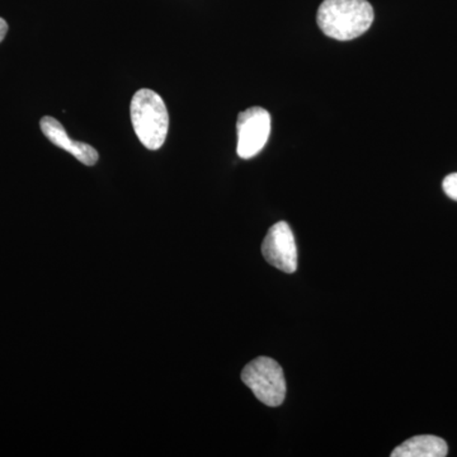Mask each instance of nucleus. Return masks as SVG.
<instances>
[{
	"label": "nucleus",
	"mask_w": 457,
	"mask_h": 457,
	"mask_svg": "<svg viewBox=\"0 0 457 457\" xmlns=\"http://www.w3.org/2000/svg\"><path fill=\"white\" fill-rule=\"evenodd\" d=\"M317 21L328 37L351 41L371 27L374 8L368 0H324L318 9Z\"/></svg>",
	"instance_id": "1"
},
{
	"label": "nucleus",
	"mask_w": 457,
	"mask_h": 457,
	"mask_svg": "<svg viewBox=\"0 0 457 457\" xmlns=\"http://www.w3.org/2000/svg\"><path fill=\"white\" fill-rule=\"evenodd\" d=\"M130 114L140 143L149 150L161 149L170 129V114L163 98L154 90H137L132 97Z\"/></svg>",
	"instance_id": "2"
},
{
	"label": "nucleus",
	"mask_w": 457,
	"mask_h": 457,
	"mask_svg": "<svg viewBox=\"0 0 457 457\" xmlns=\"http://www.w3.org/2000/svg\"><path fill=\"white\" fill-rule=\"evenodd\" d=\"M243 383L255 398L269 407H278L286 396L284 370L270 357H258L243 369Z\"/></svg>",
	"instance_id": "3"
},
{
	"label": "nucleus",
	"mask_w": 457,
	"mask_h": 457,
	"mask_svg": "<svg viewBox=\"0 0 457 457\" xmlns=\"http://www.w3.org/2000/svg\"><path fill=\"white\" fill-rule=\"evenodd\" d=\"M237 155L251 159L263 149L270 134V114L262 107H251L239 114L237 122Z\"/></svg>",
	"instance_id": "4"
},
{
	"label": "nucleus",
	"mask_w": 457,
	"mask_h": 457,
	"mask_svg": "<svg viewBox=\"0 0 457 457\" xmlns=\"http://www.w3.org/2000/svg\"><path fill=\"white\" fill-rule=\"evenodd\" d=\"M262 254L270 266L286 273L297 270V248L293 230L285 221L273 225L264 237Z\"/></svg>",
	"instance_id": "5"
},
{
	"label": "nucleus",
	"mask_w": 457,
	"mask_h": 457,
	"mask_svg": "<svg viewBox=\"0 0 457 457\" xmlns=\"http://www.w3.org/2000/svg\"><path fill=\"white\" fill-rule=\"evenodd\" d=\"M40 126L45 137H46L54 145L71 153L80 163L88 165V167H92V165L97 163L99 159L97 150L92 145H89V144L71 139L68 134H66L64 126L57 121L56 119H54V117H42Z\"/></svg>",
	"instance_id": "6"
},
{
	"label": "nucleus",
	"mask_w": 457,
	"mask_h": 457,
	"mask_svg": "<svg viewBox=\"0 0 457 457\" xmlns=\"http://www.w3.org/2000/svg\"><path fill=\"white\" fill-rule=\"evenodd\" d=\"M449 453L446 442L437 436H416L403 442L392 453V457H445Z\"/></svg>",
	"instance_id": "7"
},
{
	"label": "nucleus",
	"mask_w": 457,
	"mask_h": 457,
	"mask_svg": "<svg viewBox=\"0 0 457 457\" xmlns=\"http://www.w3.org/2000/svg\"><path fill=\"white\" fill-rule=\"evenodd\" d=\"M445 194L451 198V200L457 201V173L449 174L442 183Z\"/></svg>",
	"instance_id": "8"
},
{
	"label": "nucleus",
	"mask_w": 457,
	"mask_h": 457,
	"mask_svg": "<svg viewBox=\"0 0 457 457\" xmlns=\"http://www.w3.org/2000/svg\"><path fill=\"white\" fill-rule=\"evenodd\" d=\"M8 33V23L5 22V20H3V18H0V42L4 40L5 36H7Z\"/></svg>",
	"instance_id": "9"
}]
</instances>
